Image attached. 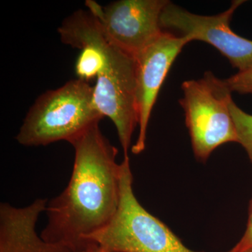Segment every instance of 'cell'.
I'll return each mask as SVG.
<instances>
[{"label":"cell","instance_id":"2","mask_svg":"<svg viewBox=\"0 0 252 252\" xmlns=\"http://www.w3.org/2000/svg\"><path fill=\"white\" fill-rule=\"evenodd\" d=\"M103 117L94 102V86L74 79L38 97L16 139L26 147L69 142Z\"/></svg>","mask_w":252,"mask_h":252},{"label":"cell","instance_id":"13","mask_svg":"<svg viewBox=\"0 0 252 252\" xmlns=\"http://www.w3.org/2000/svg\"><path fill=\"white\" fill-rule=\"evenodd\" d=\"M243 252H252V249H250V250H245V251H244Z\"/></svg>","mask_w":252,"mask_h":252},{"label":"cell","instance_id":"4","mask_svg":"<svg viewBox=\"0 0 252 252\" xmlns=\"http://www.w3.org/2000/svg\"><path fill=\"white\" fill-rule=\"evenodd\" d=\"M180 104L185 111L193 153L200 161H206L220 145L238 142L229 104L232 91L225 79L210 71L201 79L184 81Z\"/></svg>","mask_w":252,"mask_h":252},{"label":"cell","instance_id":"11","mask_svg":"<svg viewBox=\"0 0 252 252\" xmlns=\"http://www.w3.org/2000/svg\"><path fill=\"white\" fill-rule=\"evenodd\" d=\"M252 249V198L249 209V219L246 230L238 244L232 249L233 252H243Z\"/></svg>","mask_w":252,"mask_h":252},{"label":"cell","instance_id":"7","mask_svg":"<svg viewBox=\"0 0 252 252\" xmlns=\"http://www.w3.org/2000/svg\"><path fill=\"white\" fill-rule=\"evenodd\" d=\"M188 38L169 32L161 34L135 58L136 102L139 133L132 152L135 155L145 149L151 114L158 94L176 58L187 44Z\"/></svg>","mask_w":252,"mask_h":252},{"label":"cell","instance_id":"3","mask_svg":"<svg viewBox=\"0 0 252 252\" xmlns=\"http://www.w3.org/2000/svg\"><path fill=\"white\" fill-rule=\"evenodd\" d=\"M122 165L117 213L105 228L90 237L89 243L108 252H199L186 247L165 223L142 207L134 193L128 156L124 157Z\"/></svg>","mask_w":252,"mask_h":252},{"label":"cell","instance_id":"6","mask_svg":"<svg viewBox=\"0 0 252 252\" xmlns=\"http://www.w3.org/2000/svg\"><path fill=\"white\" fill-rule=\"evenodd\" d=\"M245 1L234 0L228 9L213 16L190 13L169 1L160 16L162 29L178 31L190 42L202 41L218 50L239 72L252 67V41L238 35L230 28L235 11Z\"/></svg>","mask_w":252,"mask_h":252},{"label":"cell","instance_id":"5","mask_svg":"<svg viewBox=\"0 0 252 252\" xmlns=\"http://www.w3.org/2000/svg\"><path fill=\"white\" fill-rule=\"evenodd\" d=\"M168 0H119L105 6L94 0L85 4L106 36L135 58L161 34L160 19Z\"/></svg>","mask_w":252,"mask_h":252},{"label":"cell","instance_id":"8","mask_svg":"<svg viewBox=\"0 0 252 252\" xmlns=\"http://www.w3.org/2000/svg\"><path fill=\"white\" fill-rule=\"evenodd\" d=\"M48 200L37 198L24 207L0 205V252H71L58 244L48 243L36 233L39 217Z\"/></svg>","mask_w":252,"mask_h":252},{"label":"cell","instance_id":"10","mask_svg":"<svg viewBox=\"0 0 252 252\" xmlns=\"http://www.w3.org/2000/svg\"><path fill=\"white\" fill-rule=\"evenodd\" d=\"M232 92L252 94V67L225 79Z\"/></svg>","mask_w":252,"mask_h":252},{"label":"cell","instance_id":"1","mask_svg":"<svg viewBox=\"0 0 252 252\" xmlns=\"http://www.w3.org/2000/svg\"><path fill=\"white\" fill-rule=\"evenodd\" d=\"M74 149L72 175L61 194L48 201L41 237L71 252H84L89 238L115 216L121 198L122 165L118 149L94 124L69 142Z\"/></svg>","mask_w":252,"mask_h":252},{"label":"cell","instance_id":"12","mask_svg":"<svg viewBox=\"0 0 252 252\" xmlns=\"http://www.w3.org/2000/svg\"><path fill=\"white\" fill-rule=\"evenodd\" d=\"M84 252H108L101 248L97 244L92 243L88 247Z\"/></svg>","mask_w":252,"mask_h":252},{"label":"cell","instance_id":"9","mask_svg":"<svg viewBox=\"0 0 252 252\" xmlns=\"http://www.w3.org/2000/svg\"><path fill=\"white\" fill-rule=\"evenodd\" d=\"M229 109L238 134V143L243 146L252 162V115L244 112L233 99L230 101Z\"/></svg>","mask_w":252,"mask_h":252}]
</instances>
